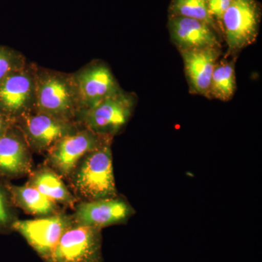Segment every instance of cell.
<instances>
[{
    "mask_svg": "<svg viewBox=\"0 0 262 262\" xmlns=\"http://www.w3.org/2000/svg\"><path fill=\"white\" fill-rule=\"evenodd\" d=\"M74 77L80 111L93 107L122 91L108 66L101 61L89 63L74 74Z\"/></svg>",
    "mask_w": 262,
    "mask_h": 262,
    "instance_id": "cell-11",
    "label": "cell"
},
{
    "mask_svg": "<svg viewBox=\"0 0 262 262\" xmlns=\"http://www.w3.org/2000/svg\"><path fill=\"white\" fill-rule=\"evenodd\" d=\"M113 140L108 139L84 155L66 180L79 202L119 195L114 174Z\"/></svg>",
    "mask_w": 262,
    "mask_h": 262,
    "instance_id": "cell-1",
    "label": "cell"
},
{
    "mask_svg": "<svg viewBox=\"0 0 262 262\" xmlns=\"http://www.w3.org/2000/svg\"><path fill=\"white\" fill-rule=\"evenodd\" d=\"M205 1H207V0H205Z\"/></svg>",
    "mask_w": 262,
    "mask_h": 262,
    "instance_id": "cell-23",
    "label": "cell"
},
{
    "mask_svg": "<svg viewBox=\"0 0 262 262\" xmlns=\"http://www.w3.org/2000/svg\"><path fill=\"white\" fill-rule=\"evenodd\" d=\"M15 124L31 151L37 154H46L57 141L82 127L78 122L61 120L34 110L24 114Z\"/></svg>",
    "mask_w": 262,
    "mask_h": 262,
    "instance_id": "cell-4",
    "label": "cell"
},
{
    "mask_svg": "<svg viewBox=\"0 0 262 262\" xmlns=\"http://www.w3.org/2000/svg\"><path fill=\"white\" fill-rule=\"evenodd\" d=\"M170 15L185 17L204 22L216 30V21L208 9L205 0H171Z\"/></svg>",
    "mask_w": 262,
    "mask_h": 262,
    "instance_id": "cell-18",
    "label": "cell"
},
{
    "mask_svg": "<svg viewBox=\"0 0 262 262\" xmlns=\"http://www.w3.org/2000/svg\"><path fill=\"white\" fill-rule=\"evenodd\" d=\"M33 110L61 120L77 122L80 107L74 74L37 67Z\"/></svg>",
    "mask_w": 262,
    "mask_h": 262,
    "instance_id": "cell-2",
    "label": "cell"
},
{
    "mask_svg": "<svg viewBox=\"0 0 262 262\" xmlns=\"http://www.w3.org/2000/svg\"><path fill=\"white\" fill-rule=\"evenodd\" d=\"M32 153L14 124L0 139V179L28 177L34 169Z\"/></svg>",
    "mask_w": 262,
    "mask_h": 262,
    "instance_id": "cell-12",
    "label": "cell"
},
{
    "mask_svg": "<svg viewBox=\"0 0 262 262\" xmlns=\"http://www.w3.org/2000/svg\"><path fill=\"white\" fill-rule=\"evenodd\" d=\"M135 214L132 206L121 196L78 202L71 213L74 225L103 229L125 224Z\"/></svg>",
    "mask_w": 262,
    "mask_h": 262,
    "instance_id": "cell-10",
    "label": "cell"
},
{
    "mask_svg": "<svg viewBox=\"0 0 262 262\" xmlns=\"http://www.w3.org/2000/svg\"><path fill=\"white\" fill-rule=\"evenodd\" d=\"M102 229L73 225L45 262H103Z\"/></svg>",
    "mask_w": 262,
    "mask_h": 262,
    "instance_id": "cell-6",
    "label": "cell"
},
{
    "mask_svg": "<svg viewBox=\"0 0 262 262\" xmlns=\"http://www.w3.org/2000/svg\"><path fill=\"white\" fill-rule=\"evenodd\" d=\"M233 1L234 0H207L208 9L215 21L221 24L224 13Z\"/></svg>",
    "mask_w": 262,
    "mask_h": 262,
    "instance_id": "cell-21",
    "label": "cell"
},
{
    "mask_svg": "<svg viewBox=\"0 0 262 262\" xmlns=\"http://www.w3.org/2000/svg\"><path fill=\"white\" fill-rule=\"evenodd\" d=\"M190 92L208 98L212 75L221 55L220 48L180 51Z\"/></svg>",
    "mask_w": 262,
    "mask_h": 262,
    "instance_id": "cell-14",
    "label": "cell"
},
{
    "mask_svg": "<svg viewBox=\"0 0 262 262\" xmlns=\"http://www.w3.org/2000/svg\"><path fill=\"white\" fill-rule=\"evenodd\" d=\"M18 220L16 208L13 206L5 181L0 179V234L13 232V225Z\"/></svg>",
    "mask_w": 262,
    "mask_h": 262,
    "instance_id": "cell-19",
    "label": "cell"
},
{
    "mask_svg": "<svg viewBox=\"0 0 262 262\" xmlns=\"http://www.w3.org/2000/svg\"><path fill=\"white\" fill-rule=\"evenodd\" d=\"M63 181L53 169L42 164L33 169L26 184L35 188L64 209L70 208L73 210L79 201Z\"/></svg>",
    "mask_w": 262,
    "mask_h": 262,
    "instance_id": "cell-15",
    "label": "cell"
},
{
    "mask_svg": "<svg viewBox=\"0 0 262 262\" xmlns=\"http://www.w3.org/2000/svg\"><path fill=\"white\" fill-rule=\"evenodd\" d=\"M37 66L27 64L0 82V112L15 120L34 110Z\"/></svg>",
    "mask_w": 262,
    "mask_h": 262,
    "instance_id": "cell-9",
    "label": "cell"
},
{
    "mask_svg": "<svg viewBox=\"0 0 262 262\" xmlns=\"http://www.w3.org/2000/svg\"><path fill=\"white\" fill-rule=\"evenodd\" d=\"M15 124L14 120H11L0 112V139L6 134L10 127Z\"/></svg>",
    "mask_w": 262,
    "mask_h": 262,
    "instance_id": "cell-22",
    "label": "cell"
},
{
    "mask_svg": "<svg viewBox=\"0 0 262 262\" xmlns=\"http://www.w3.org/2000/svg\"><path fill=\"white\" fill-rule=\"evenodd\" d=\"M5 181V185L10 194L13 206L25 213L37 217L48 216L64 211L35 188L27 184L18 186Z\"/></svg>",
    "mask_w": 262,
    "mask_h": 262,
    "instance_id": "cell-16",
    "label": "cell"
},
{
    "mask_svg": "<svg viewBox=\"0 0 262 262\" xmlns=\"http://www.w3.org/2000/svg\"><path fill=\"white\" fill-rule=\"evenodd\" d=\"M113 138L98 136L84 127L57 141L46 154L44 165H47L66 181L81 159Z\"/></svg>",
    "mask_w": 262,
    "mask_h": 262,
    "instance_id": "cell-5",
    "label": "cell"
},
{
    "mask_svg": "<svg viewBox=\"0 0 262 262\" xmlns=\"http://www.w3.org/2000/svg\"><path fill=\"white\" fill-rule=\"evenodd\" d=\"M27 64L25 57L10 48L0 47V82Z\"/></svg>",
    "mask_w": 262,
    "mask_h": 262,
    "instance_id": "cell-20",
    "label": "cell"
},
{
    "mask_svg": "<svg viewBox=\"0 0 262 262\" xmlns=\"http://www.w3.org/2000/svg\"><path fill=\"white\" fill-rule=\"evenodd\" d=\"M259 19V8L255 0H234L229 5L221 22L229 54L255 42Z\"/></svg>",
    "mask_w": 262,
    "mask_h": 262,
    "instance_id": "cell-8",
    "label": "cell"
},
{
    "mask_svg": "<svg viewBox=\"0 0 262 262\" xmlns=\"http://www.w3.org/2000/svg\"><path fill=\"white\" fill-rule=\"evenodd\" d=\"M73 225L70 214L63 211L33 220L18 219L13 225V230L20 234L45 262L51 256L63 234Z\"/></svg>",
    "mask_w": 262,
    "mask_h": 262,
    "instance_id": "cell-7",
    "label": "cell"
},
{
    "mask_svg": "<svg viewBox=\"0 0 262 262\" xmlns=\"http://www.w3.org/2000/svg\"><path fill=\"white\" fill-rule=\"evenodd\" d=\"M236 90L234 61L218 62L212 75L208 98L227 101L233 97Z\"/></svg>",
    "mask_w": 262,
    "mask_h": 262,
    "instance_id": "cell-17",
    "label": "cell"
},
{
    "mask_svg": "<svg viewBox=\"0 0 262 262\" xmlns=\"http://www.w3.org/2000/svg\"><path fill=\"white\" fill-rule=\"evenodd\" d=\"M168 28L172 41L179 51L221 48L215 29L201 20L170 15Z\"/></svg>",
    "mask_w": 262,
    "mask_h": 262,
    "instance_id": "cell-13",
    "label": "cell"
},
{
    "mask_svg": "<svg viewBox=\"0 0 262 262\" xmlns=\"http://www.w3.org/2000/svg\"><path fill=\"white\" fill-rule=\"evenodd\" d=\"M135 98L122 91L88 110H82L77 122L98 136L114 138L130 120Z\"/></svg>",
    "mask_w": 262,
    "mask_h": 262,
    "instance_id": "cell-3",
    "label": "cell"
}]
</instances>
